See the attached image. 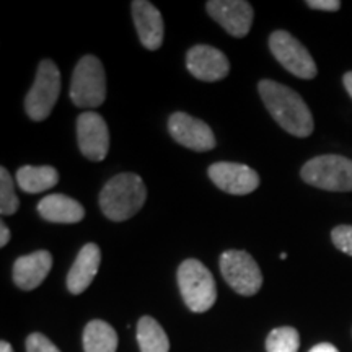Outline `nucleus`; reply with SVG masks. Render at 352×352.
Listing matches in <instances>:
<instances>
[{"mask_svg":"<svg viewBox=\"0 0 352 352\" xmlns=\"http://www.w3.org/2000/svg\"><path fill=\"white\" fill-rule=\"evenodd\" d=\"M258 91L264 107L284 131L296 138H308L314 132V116L296 90L274 80H261Z\"/></svg>","mask_w":352,"mask_h":352,"instance_id":"f257e3e1","label":"nucleus"},{"mask_svg":"<svg viewBox=\"0 0 352 352\" xmlns=\"http://www.w3.org/2000/svg\"><path fill=\"white\" fill-rule=\"evenodd\" d=\"M147 188L139 175L121 173L113 176L100 192V208L109 220L124 222L142 209Z\"/></svg>","mask_w":352,"mask_h":352,"instance_id":"f03ea898","label":"nucleus"},{"mask_svg":"<svg viewBox=\"0 0 352 352\" xmlns=\"http://www.w3.org/2000/svg\"><path fill=\"white\" fill-rule=\"evenodd\" d=\"M179 292L186 307L195 314H204L217 300V285L208 267L197 259H186L178 270Z\"/></svg>","mask_w":352,"mask_h":352,"instance_id":"7ed1b4c3","label":"nucleus"},{"mask_svg":"<svg viewBox=\"0 0 352 352\" xmlns=\"http://www.w3.org/2000/svg\"><path fill=\"white\" fill-rule=\"evenodd\" d=\"M70 98L78 108H98L107 98V74L101 60L85 56L78 60L70 80Z\"/></svg>","mask_w":352,"mask_h":352,"instance_id":"20e7f679","label":"nucleus"},{"mask_svg":"<svg viewBox=\"0 0 352 352\" xmlns=\"http://www.w3.org/2000/svg\"><path fill=\"white\" fill-rule=\"evenodd\" d=\"M302 179L324 191H352V160L342 155H320L302 166Z\"/></svg>","mask_w":352,"mask_h":352,"instance_id":"39448f33","label":"nucleus"},{"mask_svg":"<svg viewBox=\"0 0 352 352\" xmlns=\"http://www.w3.org/2000/svg\"><path fill=\"white\" fill-rule=\"evenodd\" d=\"M60 94V72L51 59L39 63L33 87L25 98L26 114L33 121H44L50 116Z\"/></svg>","mask_w":352,"mask_h":352,"instance_id":"423d86ee","label":"nucleus"},{"mask_svg":"<svg viewBox=\"0 0 352 352\" xmlns=\"http://www.w3.org/2000/svg\"><path fill=\"white\" fill-rule=\"evenodd\" d=\"M220 272L226 283L240 296H254L263 285L258 263L252 254L241 250H228L220 256Z\"/></svg>","mask_w":352,"mask_h":352,"instance_id":"0eeeda50","label":"nucleus"},{"mask_svg":"<svg viewBox=\"0 0 352 352\" xmlns=\"http://www.w3.org/2000/svg\"><path fill=\"white\" fill-rule=\"evenodd\" d=\"M270 50L277 59V63L296 77L303 78V80H310V78L316 77L318 69H316L314 57L310 56L307 47L290 33L284 32V30H277L272 33L270 38Z\"/></svg>","mask_w":352,"mask_h":352,"instance_id":"6e6552de","label":"nucleus"},{"mask_svg":"<svg viewBox=\"0 0 352 352\" xmlns=\"http://www.w3.org/2000/svg\"><path fill=\"white\" fill-rule=\"evenodd\" d=\"M77 140L83 157L91 162L104 160L109 151L107 121L95 111H85L77 118Z\"/></svg>","mask_w":352,"mask_h":352,"instance_id":"1a4fd4ad","label":"nucleus"},{"mask_svg":"<svg viewBox=\"0 0 352 352\" xmlns=\"http://www.w3.org/2000/svg\"><path fill=\"white\" fill-rule=\"evenodd\" d=\"M168 131L176 142L196 152L212 151L215 138L204 121L189 116L186 113H173L168 120Z\"/></svg>","mask_w":352,"mask_h":352,"instance_id":"9d476101","label":"nucleus"},{"mask_svg":"<svg viewBox=\"0 0 352 352\" xmlns=\"http://www.w3.org/2000/svg\"><path fill=\"white\" fill-rule=\"evenodd\" d=\"M208 13L228 34L245 38L253 25V7L245 0H210Z\"/></svg>","mask_w":352,"mask_h":352,"instance_id":"9b49d317","label":"nucleus"},{"mask_svg":"<svg viewBox=\"0 0 352 352\" xmlns=\"http://www.w3.org/2000/svg\"><path fill=\"white\" fill-rule=\"evenodd\" d=\"M208 173L215 186L228 195L245 196L259 186V175L243 164L217 162L209 166Z\"/></svg>","mask_w":352,"mask_h":352,"instance_id":"f8f14e48","label":"nucleus"},{"mask_svg":"<svg viewBox=\"0 0 352 352\" xmlns=\"http://www.w3.org/2000/svg\"><path fill=\"white\" fill-rule=\"evenodd\" d=\"M186 67L189 72L202 82L222 80L230 72L227 56L217 47L208 44H197L186 54Z\"/></svg>","mask_w":352,"mask_h":352,"instance_id":"ddd939ff","label":"nucleus"},{"mask_svg":"<svg viewBox=\"0 0 352 352\" xmlns=\"http://www.w3.org/2000/svg\"><path fill=\"white\" fill-rule=\"evenodd\" d=\"M132 19H134L135 30L144 47L148 51H157L162 46L165 36L164 16L155 6L145 0H134L132 2Z\"/></svg>","mask_w":352,"mask_h":352,"instance_id":"4468645a","label":"nucleus"},{"mask_svg":"<svg viewBox=\"0 0 352 352\" xmlns=\"http://www.w3.org/2000/svg\"><path fill=\"white\" fill-rule=\"evenodd\" d=\"M52 267V256L46 250L25 254L13 264V280L21 290H33L43 284Z\"/></svg>","mask_w":352,"mask_h":352,"instance_id":"2eb2a0df","label":"nucleus"},{"mask_svg":"<svg viewBox=\"0 0 352 352\" xmlns=\"http://www.w3.org/2000/svg\"><path fill=\"white\" fill-rule=\"evenodd\" d=\"M101 250L98 245L87 243L77 254L76 261L67 274V289L70 294L78 296L85 292L88 285L94 283L96 272L100 270Z\"/></svg>","mask_w":352,"mask_h":352,"instance_id":"dca6fc26","label":"nucleus"},{"mask_svg":"<svg viewBox=\"0 0 352 352\" xmlns=\"http://www.w3.org/2000/svg\"><path fill=\"white\" fill-rule=\"evenodd\" d=\"M38 212L44 220L54 223H77L85 217V209L72 197L50 195L39 201Z\"/></svg>","mask_w":352,"mask_h":352,"instance_id":"f3484780","label":"nucleus"},{"mask_svg":"<svg viewBox=\"0 0 352 352\" xmlns=\"http://www.w3.org/2000/svg\"><path fill=\"white\" fill-rule=\"evenodd\" d=\"M15 179L20 189H23L25 192L38 195V192L54 188L59 183V173L54 166L26 165L19 168Z\"/></svg>","mask_w":352,"mask_h":352,"instance_id":"a211bd4d","label":"nucleus"},{"mask_svg":"<svg viewBox=\"0 0 352 352\" xmlns=\"http://www.w3.org/2000/svg\"><path fill=\"white\" fill-rule=\"evenodd\" d=\"M85 352H116L118 333L103 320H94L83 329Z\"/></svg>","mask_w":352,"mask_h":352,"instance_id":"6ab92c4d","label":"nucleus"},{"mask_svg":"<svg viewBox=\"0 0 352 352\" xmlns=\"http://www.w3.org/2000/svg\"><path fill=\"white\" fill-rule=\"evenodd\" d=\"M138 341L140 352H168L170 341L165 329L152 316H142L138 323Z\"/></svg>","mask_w":352,"mask_h":352,"instance_id":"aec40b11","label":"nucleus"},{"mask_svg":"<svg viewBox=\"0 0 352 352\" xmlns=\"http://www.w3.org/2000/svg\"><path fill=\"white\" fill-rule=\"evenodd\" d=\"M300 336L292 327H280L272 329L266 340L267 352H298Z\"/></svg>","mask_w":352,"mask_h":352,"instance_id":"412c9836","label":"nucleus"},{"mask_svg":"<svg viewBox=\"0 0 352 352\" xmlns=\"http://www.w3.org/2000/svg\"><path fill=\"white\" fill-rule=\"evenodd\" d=\"M20 208L19 196L15 192V183L6 166L0 168V212L2 215L15 214Z\"/></svg>","mask_w":352,"mask_h":352,"instance_id":"4be33fe9","label":"nucleus"},{"mask_svg":"<svg viewBox=\"0 0 352 352\" xmlns=\"http://www.w3.org/2000/svg\"><path fill=\"white\" fill-rule=\"evenodd\" d=\"M331 240L342 253L352 256V226H338L333 228Z\"/></svg>","mask_w":352,"mask_h":352,"instance_id":"5701e85b","label":"nucleus"},{"mask_svg":"<svg viewBox=\"0 0 352 352\" xmlns=\"http://www.w3.org/2000/svg\"><path fill=\"white\" fill-rule=\"evenodd\" d=\"M26 352H60L59 347H56L41 333H33L26 338Z\"/></svg>","mask_w":352,"mask_h":352,"instance_id":"b1692460","label":"nucleus"},{"mask_svg":"<svg viewBox=\"0 0 352 352\" xmlns=\"http://www.w3.org/2000/svg\"><path fill=\"white\" fill-rule=\"evenodd\" d=\"M307 6L314 10L338 12L341 8V2L340 0H308Z\"/></svg>","mask_w":352,"mask_h":352,"instance_id":"393cba45","label":"nucleus"},{"mask_svg":"<svg viewBox=\"0 0 352 352\" xmlns=\"http://www.w3.org/2000/svg\"><path fill=\"white\" fill-rule=\"evenodd\" d=\"M308 352H340L336 349V346L329 344V342H321V344H316L311 347Z\"/></svg>","mask_w":352,"mask_h":352,"instance_id":"a878e982","label":"nucleus"},{"mask_svg":"<svg viewBox=\"0 0 352 352\" xmlns=\"http://www.w3.org/2000/svg\"><path fill=\"white\" fill-rule=\"evenodd\" d=\"M8 240H10V230H8V227L6 223H0V246H6L8 243Z\"/></svg>","mask_w":352,"mask_h":352,"instance_id":"bb28decb","label":"nucleus"},{"mask_svg":"<svg viewBox=\"0 0 352 352\" xmlns=\"http://www.w3.org/2000/svg\"><path fill=\"white\" fill-rule=\"evenodd\" d=\"M342 83H344L347 94H349L351 98H352V70H351V72L344 74V77H342Z\"/></svg>","mask_w":352,"mask_h":352,"instance_id":"cd10ccee","label":"nucleus"},{"mask_svg":"<svg viewBox=\"0 0 352 352\" xmlns=\"http://www.w3.org/2000/svg\"><path fill=\"white\" fill-rule=\"evenodd\" d=\"M0 352H13V349L7 341H2L0 342Z\"/></svg>","mask_w":352,"mask_h":352,"instance_id":"c85d7f7f","label":"nucleus"}]
</instances>
